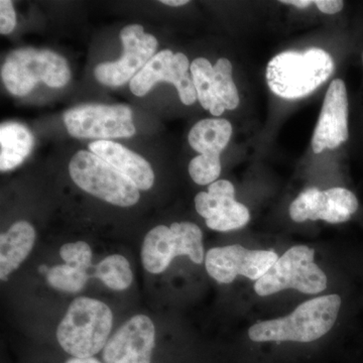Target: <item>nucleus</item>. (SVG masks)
Here are the masks:
<instances>
[{
  "label": "nucleus",
  "instance_id": "nucleus-5",
  "mask_svg": "<svg viewBox=\"0 0 363 363\" xmlns=\"http://www.w3.org/2000/svg\"><path fill=\"white\" fill-rule=\"evenodd\" d=\"M315 250L307 245H296L286 250L259 281L255 291L260 297L294 289L307 295L326 290L328 279L315 264Z\"/></svg>",
  "mask_w": 363,
  "mask_h": 363
},
{
  "label": "nucleus",
  "instance_id": "nucleus-27",
  "mask_svg": "<svg viewBox=\"0 0 363 363\" xmlns=\"http://www.w3.org/2000/svg\"><path fill=\"white\" fill-rule=\"evenodd\" d=\"M281 4H291V6L298 7V9H306V7H309L314 4L311 0H281Z\"/></svg>",
  "mask_w": 363,
  "mask_h": 363
},
{
  "label": "nucleus",
  "instance_id": "nucleus-22",
  "mask_svg": "<svg viewBox=\"0 0 363 363\" xmlns=\"http://www.w3.org/2000/svg\"><path fill=\"white\" fill-rule=\"evenodd\" d=\"M88 279L87 271L68 264L52 267L47 274L48 283L52 288L66 293L81 292Z\"/></svg>",
  "mask_w": 363,
  "mask_h": 363
},
{
  "label": "nucleus",
  "instance_id": "nucleus-28",
  "mask_svg": "<svg viewBox=\"0 0 363 363\" xmlns=\"http://www.w3.org/2000/svg\"><path fill=\"white\" fill-rule=\"evenodd\" d=\"M66 363H101L98 362L96 358H75L72 357L70 359L67 360Z\"/></svg>",
  "mask_w": 363,
  "mask_h": 363
},
{
  "label": "nucleus",
  "instance_id": "nucleus-29",
  "mask_svg": "<svg viewBox=\"0 0 363 363\" xmlns=\"http://www.w3.org/2000/svg\"><path fill=\"white\" fill-rule=\"evenodd\" d=\"M162 4L169 6H183L189 4L188 0H162Z\"/></svg>",
  "mask_w": 363,
  "mask_h": 363
},
{
  "label": "nucleus",
  "instance_id": "nucleus-30",
  "mask_svg": "<svg viewBox=\"0 0 363 363\" xmlns=\"http://www.w3.org/2000/svg\"><path fill=\"white\" fill-rule=\"evenodd\" d=\"M49 271H50V267L45 266V264H42V266L39 267L40 274H45V276H47L48 272H49Z\"/></svg>",
  "mask_w": 363,
  "mask_h": 363
},
{
  "label": "nucleus",
  "instance_id": "nucleus-1",
  "mask_svg": "<svg viewBox=\"0 0 363 363\" xmlns=\"http://www.w3.org/2000/svg\"><path fill=\"white\" fill-rule=\"evenodd\" d=\"M340 296H322L298 306L288 316L252 325L248 337L253 342L309 343L326 335L336 323L340 311Z\"/></svg>",
  "mask_w": 363,
  "mask_h": 363
},
{
  "label": "nucleus",
  "instance_id": "nucleus-11",
  "mask_svg": "<svg viewBox=\"0 0 363 363\" xmlns=\"http://www.w3.org/2000/svg\"><path fill=\"white\" fill-rule=\"evenodd\" d=\"M190 72L198 100L212 116H220L226 109L233 111L238 106L240 96L229 60L219 59L212 66L207 59L198 58L191 64Z\"/></svg>",
  "mask_w": 363,
  "mask_h": 363
},
{
  "label": "nucleus",
  "instance_id": "nucleus-14",
  "mask_svg": "<svg viewBox=\"0 0 363 363\" xmlns=\"http://www.w3.org/2000/svg\"><path fill=\"white\" fill-rule=\"evenodd\" d=\"M195 206L207 226L215 231L226 233L242 228L250 219L247 207L236 201L233 185L227 180L214 182L208 192L198 193Z\"/></svg>",
  "mask_w": 363,
  "mask_h": 363
},
{
  "label": "nucleus",
  "instance_id": "nucleus-9",
  "mask_svg": "<svg viewBox=\"0 0 363 363\" xmlns=\"http://www.w3.org/2000/svg\"><path fill=\"white\" fill-rule=\"evenodd\" d=\"M190 62L183 52L169 50L157 52L149 63L130 81L131 92L138 97L147 95L159 82L171 83L177 88L182 104H194L198 99Z\"/></svg>",
  "mask_w": 363,
  "mask_h": 363
},
{
  "label": "nucleus",
  "instance_id": "nucleus-18",
  "mask_svg": "<svg viewBox=\"0 0 363 363\" xmlns=\"http://www.w3.org/2000/svg\"><path fill=\"white\" fill-rule=\"evenodd\" d=\"M35 242V230L32 224L18 221L0 236V279L18 269L32 252Z\"/></svg>",
  "mask_w": 363,
  "mask_h": 363
},
{
  "label": "nucleus",
  "instance_id": "nucleus-8",
  "mask_svg": "<svg viewBox=\"0 0 363 363\" xmlns=\"http://www.w3.org/2000/svg\"><path fill=\"white\" fill-rule=\"evenodd\" d=\"M64 123L74 138H111L135 135L133 111L125 105L85 104L69 109L64 114Z\"/></svg>",
  "mask_w": 363,
  "mask_h": 363
},
{
  "label": "nucleus",
  "instance_id": "nucleus-13",
  "mask_svg": "<svg viewBox=\"0 0 363 363\" xmlns=\"http://www.w3.org/2000/svg\"><path fill=\"white\" fill-rule=\"evenodd\" d=\"M357 196L345 188L322 191L309 188L303 191L291 204V218L301 223L307 220H324L331 224L350 220L357 211Z\"/></svg>",
  "mask_w": 363,
  "mask_h": 363
},
{
  "label": "nucleus",
  "instance_id": "nucleus-25",
  "mask_svg": "<svg viewBox=\"0 0 363 363\" xmlns=\"http://www.w3.org/2000/svg\"><path fill=\"white\" fill-rule=\"evenodd\" d=\"M16 26V16L13 2L9 0L0 1V33L9 35L13 32Z\"/></svg>",
  "mask_w": 363,
  "mask_h": 363
},
{
  "label": "nucleus",
  "instance_id": "nucleus-15",
  "mask_svg": "<svg viewBox=\"0 0 363 363\" xmlns=\"http://www.w3.org/2000/svg\"><path fill=\"white\" fill-rule=\"evenodd\" d=\"M156 341V328L145 315L125 322L104 348L105 363H150Z\"/></svg>",
  "mask_w": 363,
  "mask_h": 363
},
{
  "label": "nucleus",
  "instance_id": "nucleus-21",
  "mask_svg": "<svg viewBox=\"0 0 363 363\" xmlns=\"http://www.w3.org/2000/svg\"><path fill=\"white\" fill-rule=\"evenodd\" d=\"M94 277L113 291L126 290L133 279L130 262L121 255H109L101 260L95 267Z\"/></svg>",
  "mask_w": 363,
  "mask_h": 363
},
{
  "label": "nucleus",
  "instance_id": "nucleus-3",
  "mask_svg": "<svg viewBox=\"0 0 363 363\" xmlns=\"http://www.w3.org/2000/svg\"><path fill=\"white\" fill-rule=\"evenodd\" d=\"M112 320L111 310L101 301L87 297L75 298L60 322L58 342L73 357H93L106 345Z\"/></svg>",
  "mask_w": 363,
  "mask_h": 363
},
{
  "label": "nucleus",
  "instance_id": "nucleus-4",
  "mask_svg": "<svg viewBox=\"0 0 363 363\" xmlns=\"http://www.w3.org/2000/svg\"><path fill=\"white\" fill-rule=\"evenodd\" d=\"M4 86L16 96H26L38 83L52 88L64 87L71 72L66 59L50 50L23 48L7 56L1 68Z\"/></svg>",
  "mask_w": 363,
  "mask_h": 363
},
{
  "label": "nucleus",
  "instance_id": "nucleus-17",
  "mask_svg": "<svg viewBox=\"0 0 363 363\" xmlns=\"http://www.w3.org/2000/svg\"><path fill=\"white\" fill-rule=\"evenodd\" d=\"M89 150L128 177L138 190H150L154 185L155 174L149 162L121 143L96 140L90 143Z\"/></svg>",
  "mask_w": 363,
  "mask_h": 363
},
{
  "label": "nucleus",
  "instance_id": "nucleus-26",
  "mask_svg": "<svg viewBox=\"0 0 363 363\" xmlns=\"http://www.w3.org/2000/svg\"><path fill=\"white\" fill-rule=\"evenodd\" d=\"M319 11L323 13L334 14L342 11V0H316L314 1Z\"/></svg>",
  "mask_w": 363,
  "mask_h": 363
},
{
  "label": "nucleus",
  "instance_id": "nucleus-6",
  "mask_svg": "<svg viewBox=\"0 0 363 363\" xmlns=\"http://www.w3.org/2000/svg\"><path fill=\"white\" fill-rule=\"evenodd\" d=\"M69 172L79 188L104 201L130 207L140 200V190L135 184L93 152L79 150L72 157Z\"/></svg>",
  "mask_w": 363,
  "mask_h": 363
},
{
  "label": "nucleus",
  "instance_id": "nucleus-24",
  "mask_svg": "<svg viewBox=\"0 0 363 363\" xmlns=\"http://www.w3.org/2000/svg\"><path fill=\"white\" fill-rule=\"evenodd\" d=\"M60 255L66 264L88 271L92 264V250L84 241L67 243L60 250Z\"/></svg>",
  "mask_w": 363,
  "mask_h": 363
},
{
  "label": "nucleus",
  "instance_id": "nucleus-2",
  "mask_svg": "<svg viewBox=\"0 0 363 363\" xmlns=\"http://www.w3.org/2000/svg\"><path fill=\"white\" fill-rule=\"evenodd\" d=\"M333 71V59L324 50L312 48L304 52H284L267 65V85L279 97L297 99L314 92Z\"/></svg>",
  "mask_w": 363,
  "mask_h": 363
},
{
  "label": "nucleus",
  "instance_id": "nucleus-12",
  "mask_svg": "<svg viewBox=\"0 0 363 363\" xmlns=\"http://www.w3.org/2000/svg\"><path fill=\"white\" fill-rule=\"evenodd\" d=\"M279 259L272 250H250L240 245L215 247L206 253L205 267L221 284L233 283L238 276L259 281Z\"/></svg>",
  "mask_w": 363,
  "mask_h": 363
},
{
  "label": "nucleus",
  "instance_id": "nucleus-19",
  "mask_svg": "<svg viewBox=\"0 0 363 363\" xmlns=\"http://www.w3.org/2000/svg\"><path fill=\"white\" fill-rule=\"evenodd\" d=\"M233 126L226 119H203L189 133V143L200 156L220 160V154L228 145Z\"/></svg>",
  "mask_w": 363,
  "mask_h": 363
},
{
  "label": "nucleus",
  "instance_id": "nucleus-23",
  "mask_svg": "<svg viewBox=\"0 0 363 363\" xmlns=\"http://www.w3.org/2000/svg\"><path fill=\"white\" fill-rule=\"evenodd\" d=\"M221 173L220 160L207 159L202 156L194 157L189 164V174L198 185L214 183Z\"/></svg>",
  "mask_w": 363,
  "mask_h": 363
},
{
  "label": "nucleus",
  "instance_id": "nucleus-16",
  "mask_svg": "<svg viewBox=\"0 0 363 363\" xmlns=\"http://www.w3.org/2000/svg\"><path fill=\"white\" fill-rule=\"evenodd\" d=\"M348 138V98L345 83L341 79L332 81L326 95L314 135L312 149L315 154L334 150Z\"/></svg>",
  "mask_w": 363,
  "mask_h": 363
},
{
  "label": "nucleus",
  "instance_id": "nucleus-31",
  "mask_svg": "<svg viewBox=\"0 0 363 363\" xmlns=\"http://www.w3.org/2000/svg\"><path fill=\"white\" fill-rule=\"evenodd\" d=\"M362 62H363V52H362Z\"/></svg>",
  "mask_w": 363,
  "mask_h": 363
},
{
  "label": "nucleus",
  "instance_id": "nucleus-7",
  "mask_svg": "<svg viewBox=\"0 0 363 363\" xmlns=\"http://www.w3.org/2000/svg\"><path fill=\"white\" fill-rule=\"evenodd\" d=\"M180 255H187L197 264L204 260L202 231L192 222H175L169 227L159 225L145 235L142 262L150 274H162L172 260Z\"/></svg>",
  "mask_w": 363,
  "mask_h": 363
},
{
  "label": "nucleus",
  "instance_id": "nucleus-10",
  "mask_svg": "<svg viewBox=\"0 0 363 363\" xmlns=\"http://www.w3.org/2000/svg\"><path fill=\"white\" fill-rule=\"evenodd\" d=\"M123 54L114 62L96 66L94 75L104 85L118 87L130 82L145 68L157 51V40L140 25L125 26L121 32Z\"/></svg>",
  "mask_w": 363,
  "mask_h": 363
},
{
  "label": "nucleus",
  "instance_id": "nucleus-20",
  "mask_svg": "<svg viewBox=\"0 0 363 363\" xmlns=\"http://www.w3.org/2000/svg\"><path fill=\"white\" fill-rule=\"evenodd\" d=\"M35 138L23 124L2 123L0 126V169L11 171L20 166L32 152Z\"/></svg>",
  "mask_w": 363,
  "mask_h": 363
}]
</instances>
